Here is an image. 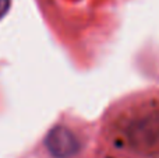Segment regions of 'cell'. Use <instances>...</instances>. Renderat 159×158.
Returning a JSON list of instances; mask_svg holds the SVG:
<instances>
[{
	"label": "cell",
	"instance_id": "obj_3",
	"mask_svg": "<svg viewBox=\"0 0 159 158\" xmlns=\"http://www.w3.org/2000/svg\"><path fill=\"white\" fill-rule=\"evenodd\" d=\"M8 8H10V0H0V20L6 16Z\"/></svg>",
	"mask_w": 159,
	"mask_h": 158
},
{
	"label": "cell",
	"instance_id": "obj_1",
	"mask_svg": "<svg viewBox=\"0 0 159 158\" xmlns=\"http://www.w3.org/2000/svg\"><path fill=\"white\" fill-rule=\"evenodd\" d=\"M116 137L131 153L141 157L159 156V100L135 105L119 118Z\"/></svg>",
	"mask_w": 159,
	"mask_h": 158
},
{
	"label": "cell",
	"instance_id": "obj_2",
	"mask_svg": "<svg viewBox=\"0 0 159 158\" xmlns=\"http://www.w3.org/2000/svg\"><path fill=\"white\" fill-rule=\"evenodd\" d=\"M45 147L53 158H73L81 150V142L71 129L57 125L46 134Z\"/></svg>",
	"mask_w": 159,
	"mask_h": 158
}]
</instances>
